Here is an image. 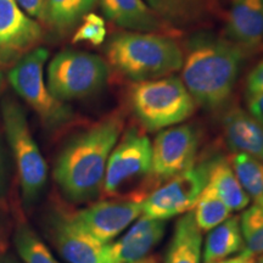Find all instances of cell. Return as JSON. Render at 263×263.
Returning <instances> with one entry per match:
<instances>
[{"mask_svg":"<svg viewBox=\"0 0 263 263\" xmlns=\"http://www.w3.org/2000/svg\"><path fill=\"white\" fill-rule=\"evenodd\" d=\"M123 128V116L115 112L66 144L55 162L54 179L68 200L90 201L101 193L108 159Z\"/></svg>","mask_w":263,"mask_h":263,"instance_id":"cell-1","label":"cell"},{"mask_svg":"<svg viewBox=\"0 0 263 263\" xmlns=\"http://www.w3.org/2000/svg\"><path fill=\"white\" fill-rule=\"evenodd\" d=\"M242 60V48L229 39L197 34L183 52L182 81L195 103L215 110L232 95Z\"/></svg>","mask_w":263,"mask_h":263,"instance_id":"cell-2","label":"cell"},{"mask_svg":"<svg viewBox=\"0 0 263 263\" xmlns=\"http://www.w3.org/2000/svg\"><path fill=\"white\" fill-rule=\"evenodd\" d=\"M105 52L108 64L134 83L168 77L183 66L182 49L160 33H118L108 41Z\"/></svg>","mask_w":263,"mask_h":263,"instance_id":"cell-3","label":"cell"},{"mask_svg":"<svg viewBox=\"0 0 263 263\" xmlns=\"http://www.w3.org/2000/svg\"><path fill=\"white\" fill-rule=\"evenodd\" d=\"M153 144L141 129L128 128L108 159L101 192L114 199L143 202L153 179Z\"/></svg>","mask_w":263,"mask_h":263,"instance_id":"cell-4","label":"cell"},{"mask_svg":"<svg viewBox=\"0 0 263 263\" xmlns=\"http://www.w3.org/2000/svg\"><path fill=\"white\" fill-rule=\"evenodd\" d=\"M129 105L146 130L156 132L178 126L195 111V100L177 77L137 82L130 87Z\"/></svg>","mask_w":263,"mask_h":263,"instance_id":"cell-5","label":"cell"},{"mask_svg":"<svg viewBox=\"0 0 263 263\" xmlns=\"http://www.w3.org/2000/svg\"><path fill=\"white\" fill-rule=\"evenodd\" d=\"M2 111L6 137L17 168L22 199L25 205L29 207L45 188L48 179L47 161L29 130L22 107L11 99H6Z\"/></svg>","mask_w":263,"mask_h":263,"instance_id":"cell-6","label":"cell"},{"mask_svg":"<svg viewBox=\"0 0 263 263\" xmlns=\"http://www.w3.org/2000/svg\"><path fill=\"white\" fill-rule=\"evenodd\" d=\"M108 78V65L89 52L65 50L55 55L47 71V85L58 100H78L98 93Z\"/></svg>","mask_w":263,"mask_h":263,"instance_id":"cell-7","label":"cell"},{"mask_svg":"<svg viewBox=\"0 0 263 263\" xmlns=\"http://www.w3.org/2000/svg\"><path fill=\"white\" fill-rule=\"evenodd\" d=\"M49 52L35 48L18 60L9 72L14 90L37 112L48 127H58L70 121L72 111L65 103L54 98L44 80V66Z\"/></svg>","mask_w":263,"mask_h":263,"instance_id":"cell-8","label":"cell"},{"mask_svg":"<svg viewBox=\"0 0 263 263\" xmlns=\"http://www.w3.org/2000/svg\"><path fill=\"white\" fill-rule=\"evenodd\" d=\"M211 163L212 156L206 157L151 190L141 202V216L167 221L193 211L197 199L209 183Z\"/></svg>","mask_w":263,"mask_h":263,"instance_id":"cell-9","label":"cell"},{"mask_svg":"<svg viewBox=\"0 0 263 263\" xmlns=\"http://www.w3.org/2000/svg\"><path fill=\"white\" fill-rule=\"evenodd\" d=\"M200 139L199 129L192 124L173 126L160 132L153 144L154 183L160 185L194 166Z\"/></svg>","mask_w":263,"mask_h":263,"instance_id":"cell-10","label":"cell"},{"mask_svg":"<svg viewBox=\"0 0 263 263\" xmlns=\"http://www.w3.org/2000/svg\"><path fill=\"white\" fill-rule=\"evenodd\" d=\"M70 213L82 230L101 244H108L141 216V202L108 199Z\"/></svg>","mask_w":263,"mask_h":263,"instance_id":"cell-11","label":"cell"},{"mask_svg":"<svg viewBox=\"0 0 263 263\" xmlns=\"http://www.w3.org/2000/svg\"><path fill=\"white\" fill-rule=\"evenodd\" d=\"M43 31L16 0H0V66L15 65L38 48Z\"/></svg>","mask_w":263,"mask_h":263,"instance_id":"cell-12","label":"cell"},{"mask_svg":"<svg viewBox=\"0 0 263 263\" xmlns=\"http://www.w3.org/2000/svg\"><path fill=\"white\" fill-rule=\"evenodd\" d=\"M50 239L67 263H108L106 244H101L82 230L70 212L55 211L48 219Z\"/></svg>","mask_w":263,"mask_h":263,"instance_id":"cell-13","label":"cell"},{"mask_svg":"<svg viewBox=\"0 0 263 263\" xmlns=\"http://www.w3.org/2000/svg\"><path fill=\"white\" fill-rule=\"evenodd\" d=\"M166 233V221L140 216L122 236L106 244L108 263H138L149 257Z\"/></svg>","mask_w":263,"mask_h":263,"instance_id":"cell-14","label":"cell"},{"mask_svg":"<svg viewBox=\"0 0 263 263\" xmlns=\"http://www.w3.org/2000/svg\"><path fill=\"white\" fill-rule=\"evenodd\" d=\"M108 21L128 31L167 34L174 31L144 0H99Z\"/></svg>","mask_w":263,"mask_h":263,"instance_id":"cell-15","label":"cell"},{"mask_svg":"<svg viewBox=\"0 0 263 263\" xmlns=\"http://www.w3.org/2000/svg\"><path fill=\"white\" fill-rule=\"evenodd\" d=\"M223 137L233 153L254 156L263 162V124L240 107L224 115L222 121Z\"/></svg>","mask_w":263,"mask_h":263,"instance_id":"cell-16","label":"cell"},{"mask_svg":"<svg viewBox=\"0 0 263 263\" xmlns=\"http://www.w3.org/2000/svg\"><path fill=\"white\" fill-rule=\"evenodd\" d=\"M226 31L239 47H258L263 42V0H232Z\"/></svg>","mask_w":263,"mask_h":263,"instance_id":"cell-17","label":"cell"},{"mask_svg":"<svg viewBox=\"0 0 263 263\" xmlns=\"http://www.w3.org/2000/svg\"><path fill=\"white\" fill-rule=\"evenodd\" d=\"M163 263H202V232L193 211L184 213L176 223Z\"/></svg>","mask_w":263,"mask_h":263,"instance_id":"cell-18","label":"cell"},{"mask_svg":"<svg viewBox=\"0 0 263 263\" xmlns=\"http://www.w3.org/2000/svg\"><path fill=\"white\" fill-rule=\"evenodd\" d=\"M240 216H230L209 232L202 241V263H216L244 251Z\"/></svg>","mask_w":263,"mask_h":263,"instance_id":"cell-19","label":"cell"},{"mask_svg":"<svg viewBox=\"0 0 263 263\" xmlns=\"http://www.w3.org/2000/svg\"><path fill=\"white\" fill-rule=\"evenodd\" d=\"M209 184L232 211H241L249 206L250 196L242 189L234 171L224 157L213 155Z\"/></svg>","mask_w":263,"mask_h":263,"instance_id":"cell-20","label":"cell"},{"mask_svg":"<svg viewBox=\"0 0 263 263\" xmlns=\"http://www.w3.org/2000/svg\"><path fill=\"white\" fill-rule=\"evenodd\" d=\"M98 0H47L44 22L59 32L76 27L90 12Z\"/></svg>","mask_w":263,"mask_h":263,"instance_id":"cell-21","label":"cell"},{"mask_svg":"<svg viewBox=\"0 0 263 263\" xmlns=\"http://www.w3.org/2000/svg\"><path fill=\"white\" fill-rule=\"evenodd\" d=\"M171 27L193 24L205 14L207 0H145Z\"/></svg>","mask_w":263,"mask_h":263,"instance_id":"cell-22","label":"cell"},{"mask_svg":"<svg viewBox=\"0 0 263 263\" xmlns=\"http://www.w3.org/2000/svg\"><path fill=\"white\" fill-rule=\"evenodd\" d=\"M232 213V210L209 184L202 190L201 195L199 196L193 209L194 219L202 233L210 232L215 227L219 226L226 219H228Z\"/></svg>","mask_w":263,"mask_h":263,"instance_id":"cell-23","label":"cell"},{"mask_svg":"<svg viewBox=\"0 0 263 263\" xmlns=\"http://www.w3.org/2000/svg\"><path fill=\"white\" fill-rule=\"evenodd\" d=\"M228 162L242 189L254 201L263 199V162L254 156L233 153Z\"/></svg>","mask_w":263,"mask_h":263,"instance_id":"cell-24","label":"cell"},{"mask_svg":"<svg viewBox=\"0 0 263 263\" xmlns=\"http://www.w3.org/2000/svg\"><path fill=\"white\" fill-rule=\"evenodd\" d=\"M16 251L25 263H60L31 227L21 223L14 234Z\"/></svg>","mask_w":263,"mask_h":263,"instance_id":"cell-25","label":"cell"},{"mask_svg":"<svg viewBox=\"0 0 263 263\" xmlns=\"http://www.w3.org/2000/svg\"><path fill=\"white\" fill-rule=\"evenodd\" d=\"M240 228L245 242V251L263 255V199L254 201L240 216Z\"/></svg>","mask_w":263,"mask_h":263,"instance_id":"cell-26","label":"cell"},{"mask_svg":"<svg viewBox=\"0 0 263 263\" xmlns=\"http://www.w3.org/2000/svg\"><path fill=\"white\" fill-rule=\"evenodd\" d=\"M106 38V26L104 18L89 12L85 15L74 32L73 43H89L91 45H101Z\"/></svg>","mask_w":263,"mask_h":263,"instance_id":"cell-27","label":"cell"},{"mask_svg":"<svg viewBox=\"0 0 263 263\" xmlns=\"http://www.w3.org/2000/svg\"><path fill=\"white\" fill-rule=\"evenodd\" d=\"M16 3L29 17L44 21L47 0H16Z\"/></svg>","mask_w":263,"mask_h":263,"instance_id":"cell-28","label":"cell"},{"mask_svg":"<svg viewBox=\"0 0 263 263\" xmlns=\"http://www.w3.org/2000/svg\"><path fill=\"white\" fill-rule=\"evenodd\" d=\"M248 95L263 93V60L255 66L246 80Z\"/></svg>","mask_w":263,"mask_h":263,"instance_id":"cell-29","label":"cell"},{"mask_svg":"<svg viewBox=\"0 0 263 263\" xmlns=\"http://www.w3.org/2000/svg\"><path fill=\"white\" fill-rule=\"evenodd\" d=\"M249 114L263 124V93L248 95Z\"/></svg>","mask_w":263,"mask_h":263,"instance_id":"cell-30","label":"cell"},{"mask_svg":"<svg viewBox=\"0 0 263 263\" xmlns=\"http://www.w3.org/2000/svg\"><path fill=\"white\" fill-rule=\"evenodd\" d=\"M216 263H256V256L244 250L238 256H232V257L222 259V261Z\"/></svg>","mask_w":263,"mask_h":263,"instance_id":"cell-31","label":"cell"},{"mask_svg":"<svg viewBox=\"0 0 263 263\" xmlns=\"http://www.w3.org/2000/svg\"><path fill=\"white\" fill-rule=\"evenodd\" d=\"M5 193V173H4V164H3V157L0 154V199H3Z\"/></svg>","mask_w":263,"mask_h":263,"instance_id":"cell-32","label":"cell"},{"mask_svg":"<svg viewBox=\"0 0 263 263\" xmlns=\"http://www.w3.org/2000/svg\"><path fill=\"white\" fill-rule=\"evenodd\" d=\"M0 263H20V262L16 261L12 256L0 254Z\"/></svg>","mask_w":263,"mask_h":263,"instance_id":"cell-33","label":"cell"},{"mask_svg":"<svg viewBox=\"0 0 263 263\" xmlns=\"http://www.w3.org/2000/svg\"><path fill=\"white\" fill-rule=\"evenodd\" d=\"M138 263H159V259H157L156 256H149V257L144 258L143 261H140Z\"/></svg>","mask_w":263,"mask_h":263,"instance_id":"cell-34","label":"cell"},{"mask_svg":"<svg viewBox=\"0 0 263 263\" xmlns=\"http://www.w3.org/2000/svg\"><path fill=\"white\" fill-rule=\"evenodd\" d=\"M3 88H4V77H3L2 72H0V94H2Z\"/></svg>","mask_w":263,"mask_h":263,"instance_id":"cell-35","label":"cell"},{"mask_svg":"<svg viewBox=\"0 0 263 263\" xmlns=\"http://www.w3.org/2000/svg\"><path fill=\"white\" fill-rule=\"evenodd\" d=\"M256 263H263V255L259 256V258L256 261Z\"/></svg>","mask_w":263,"mask_h":263,"instance_id":"cell-36","label":"cell"}]
</instances>
